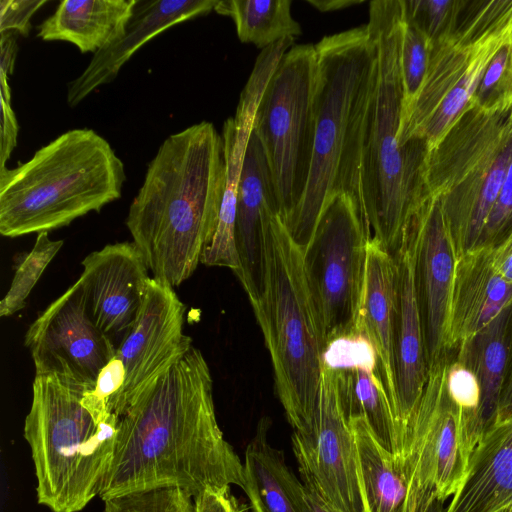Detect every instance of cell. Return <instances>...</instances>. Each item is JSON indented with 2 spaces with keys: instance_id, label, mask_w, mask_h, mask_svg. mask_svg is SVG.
<instances>
[{
  "instance_id": "1",
  "label": "cell",
  "mask_w": 512,
  "mask_h": 512,
  "mask_svg": "<svg viewBox=\"0 0 512 512\" xmlns=\"http://www.w3.org/2000/svg\"><path fill=\"white\" fill-rule=\"evenodd\" d=\"M117 418L103 501L162 488L195 498L209 488L243 487V464L218 425L212 376L196 347Z\"/></svg>"
},
{
  "instance_id": "2",
  "label": "cell",
  "mask_w": 512,
  "mask_h": 512,
  "mask_svg": "<svg viewBox=\"0 0 512 512\" xmlns=\"http://www.w3.org/2000/svg\"><path fill=\"white\" fill-rule=\"evenodd\" d=\"M225 180L223 137L212 123L162 142L126 218L153 278L175 287L194 273L215 232Z\"/></svg>"
},
{
  "instance_id": "3",
  "label": "cell",
  "mask_w": 512,
  "mask_h": 512,
  "mask_svg": "<svg viewBox=\"0 0 512 512\" xmlns=\"http://www.w3.org/2000/svg\"><path fill=\"white\" fill-rule=\"evenodd\" d=\"M315 49L312 162L304 196L286 226L302 248L309 242L323 209L340 194L356 201L364 219V131L377 76V45L367 24L325 36Z\"/></svg>"
},
{
  "instance_id": "4",
  "label": "cell",
  "mask_w": 512,
  "mask_h": 512,
  "mask_svg": "<svg viewBox=\"0 0 512 512\" xmlns=\"http://www.w3.org/2000/svg\"><path fill=\"white\" fill-rule=\"evenodd\" d=\"M403 23L402 0L370 2L367 25L377 45V76L364 131L361 191L370 237L391 254L410 216L431 195L426 181L427 142L416 138L405 146L399 143Z\"/></svg>"
},
{
  "instance_id": "5",
  "label": "cell",
  "mask_w": 512,
  "mask_h": 512,
  "mask_svg": "<svg viewBox=\"0 0 512 512\" xmlns=\"http://www.w3.org/2000/svg\"><path fill=\"white\" fill-rule=\"evenodd\" d=\"M126 180L109 142L68 130L13 169H0V233L14 238L69 225L119 199Z\"/></svg>"
},
{
  "instance_id": "6",
  "label": "cell",
  "mask_w": 512,
  "mask_h": 512,
  "mask_svg": "<svg viewBox=\"0 0 512 512\" xmlns=\"http://www.w3.org/2000/svg\"><path fill=\"white\" fill-rule=\"evenodd\" d=\"M85 392L52 374L33 381L24 438L37 501L52 512H79L99 496L113 458L118 418L85 406Z\"/></svg>"
},
{
  "instance_id": "7",
  "label": "cell",
  "mask_w": 512,
  "mask_h": 512,
  "mask_svg": "<svg viewBox=\"0 0 512 512\" xmlns=\"http://www.w3.org/2000/svg\"><path fill=\"white\" fill-rule=\"evenodd\" d=\"M264 274L259 298L250 302L274 371L275 389L292 428L310 418L325 349L303 267V249L279 214L266 222Z\"/></svg>"
},
{
  "instance_id": "8",
  "label": "cell",
  "mask_w": 512,
  "mask_h": 512,
  "mask_svg": "<svg viewBox=\"0 0 512 512\" xmlns=\"http://www.w3.org/2000/svg\"><path fill=\"white\" fill-rule=\"evenodd\" d=\"M512 161V100L473 102L430 149L426 181L440 201L457 256L473 251Z\"/></svg>"
},
{
  "instance_id": "9",
  "label": "cell",
  "mask_w": 512,
  "mask_h": 512,
  "mask_svg": "<svg viewBox=\"0 0 512 512\" xmlns=\"http://www.w3.org/2000/svg\"><path fill=\"white\" fill-rule=\"evenodd\" d=\"M316 72L315 45H293L269 79L252 127L269 166L279 214L286 226L301 203L311 168Z\"/></svg>"
},
{
  "instance_id": "10",
  "label": "cell",
  "mask_w": 512,
  "mask_h": 512,
  "mask_svg": "<svg viewBox=\"0 0 512 512\" xmlns=\"http://www.w3.org/2000/svg\"><path fill=\"white\" fill-rule=\"evenodd\" d=\"M370 233L356 201L340 194L321 212L303 267L325 347L358 333Z\"/></svg>"
},
{
  "instance_id": "11",
  "label": "cell",
  "mask_w": 512,
  "mask_h": 512,
  "mask_svg": "<svg viewBox=\"0 0 512 512\" xmlns=\"http://www.w3.org/2000/svg\"><path fill=\"white\" fill-rule=\"evenodd\" d=\"M454 352L428 370L427 381L398 457L407 483L406 512H432L459 488L468 467L460 445V412L446 387V370Z\"/></svg>"
},
{
  "instance_id": "12",
  "label": "cell",
  "mask_w": 512,
  "mask_h": 512,
  "mask_svg": "<svg viewBox=\"0 0 512 512\" xmlns=\"http://www.w3.org/2000/svg\"><path fill=\"white\" fill-rule=\"evenodd\" d=\"M343 383V370L321 364L313 413L294 429L292 446L303 483L319 495L330 512H366Z\"/></svg>"
},
{
  "instance_id": "13",
  "label": "cell",
  "mask_w": 512,
  "mask_h": 512,
  "mask_svg": "<svg viewBox=\"0 0 512 512\" xmlns=\"http://www.w3.org/2000/svg\"><path fill=\"white\" fill-rule=\"evenodd\" d=\"M36 374H52L83 391L94 389L116 346L90 318L76 281L29 326L25 338Z\"/></svg>"
},
{
  "instance_id": "14",
  "label": "cell",
  "mask_w": 512,
  "mask_h": 512,
  "mask_svg": "<svg viewBox=\"0 0 512 512\" xmlns=\"http://www.w3.org/2000/svg\"><path fill=\"white\" fill-rule=\"evenodd\" d=\"M184 312L173 287L152 277L138 318L116 348L125 371L122 388L108 402L116 416L193 346L183 332Z\"/></svg>"
},
{
  "instance_id": "15",
  "label": "cell",
  "mask_w": 512,
  "mask_h": 512,
  "mask_svg": "<svg viewBox=\"0 0 512 512\" xmlns=\"http://www.w3.org/2000/svg\"><path fill=\"white\" fill-rule=\"evenodd\" d=\"M416 287L428 368L450 350L452 294L458 256L440 201L430 195L414 211Z\"/></svg>"
},
{
  "instance_id": "16",
  "label": "cell",
  "mask_w": 512,
  "mask_h": 512,
  "mask_svg": "<svg viewBox=\"0 0 512 512\" xmlns=\"http://www.w3.org/2000/svg\"><path fill=\"white\" fill-rule=\"evenodd\" d=\"M77 280L90 318L115 344L134 325L144 303L148 265L132 242L108 244L82 261ZM119 345V344H118Z\"/></svg>"
},
{
  "instance_id": "17",
  "label": "cell",
  "mask_w": 512,
  "mask_h": 512,
  "mask_svg": "<svg viewBox=\"0 0 512 512\" xmlns=\"http://www.w3.org/2000/svg\"><path fill=\"white\" fill-rule=\"evenodd\" d=\"M416 252L417 223L413 213L392 253L396 263L395 375L405 446L429 370L416 287Z\"/></svg>"
},
{
  "instance_id": "18",
  "label": "cell",
  "mask_w": 512,
  "mask_h": 512,
  "mask_svg": "<svg viewBox=\"0 0 512 512\" xmlns=\"http://www.w3.org/2000/svg\"><path fill=\"white\" fill-rule=\"evenodd\" d=\"M217 0H138L121 35L93 54L83 72L68 85L74 107L102 85L112 82L139 48L166 29L214 10Z\"/></svg>"
},
{
  "instance_id": "19",
  "label": "cell",
  "mask_w": 512,
  "mask_h": 512,
  "mask_svg": "<svg viewBox=\"0 0 512 512\" xmlns=\"http://www.w3.org/2000/svg\"><path fill=\"white\" fill-rule=\"evenodd\" d=\"M274 214H279V207L269 166L261 143L252 130L238 186L235 228L241 263L238 279L250 302L256 301L262 292L264 227Z\"/></svg>"
},
{
  "instance_id": "20",
  "label": "cell",
  "mask_w": 512,
  "mask_h": 512,
  "mask_svg": "<svg viewBox=\"0 0 512 512\" xmlns=\"http://www.w3.org/2000/svg\"><path fill=\"white\" fill-rule=\"evenodd\" d=\"M395 314V259L377 240L370 238L358 333H363L376 351L379 374L400 426L395 375Z\"/></svg>"
},
{
  "instance_id": "21",
  "label": "cell",
  "mask_w": 512,
  "mask_h": 512,
  "mask_svg": "<svg viewBox=\"0 0 512 512\" xmlns=\"http://www.w3.org/2000/svg\"><path fill=\"white\" fill-rule=\"evenodd\" d=\"M512 302V282L494 267L492 251L458 257L451 306L450 350L472 337Z\"/></svg>"
},
{
  "instance_id": "22",
  "label": "cell",
  "mask_w": 512,
  "mask_h": 512,
  "mask_svg": "<svg viewBox=\"0 0 512 512\" xmlns=\"http://www.w3.org/2000/svg\"><path fill=\"white\" fill-rule=\"evenodd\" d=\"M511 503L512 418L482 436L445 512H499Z\"/></svg>"
},
{
  "instance_id": "23",
  "label": "cell",
  "mask_w": 512,
  "mask_h": 512,
  "mask_svg": "<svg viewBox=\"0 0 512 512\" xmlns=\"http://www.w3.org/2000/svg\"><path fill=\"white\" fill-rule=\"evenodd\" d=\"M270 420L258 422L247 445L243 487L252 512H312L306 488L288 468L282 451L268 441Z\"/></svg>"
},
{
  "instance_id": "24",
  "label": "cell",
  "mask_w": 512,
  "mask_h": 512,
  "mask_svg": "<svg viewBox=\"0 0 512 512\" xmlns=\"http://www.w3.org/2000/svg\"><path fill=\"white\" fill-rule=\"evenodd\" d=\"M138 0H63L37 27L43 41L74 44L81 53L96 52L115 41Z\"/></svg>"
},
{
  "instance_id": "25",
  "label": "cell",
  "mask_w": 512,
  "mask_h": 512,
  "mask_svg": "<svg viewBox=\"0 0 512 512\" xmlns=\"http://www.w3.org/2000/svg\"><path fill=\"white\" fill-rule=\"evenodd\" d=\"M349 422L366 512H406L408 489L398 456L380 445L364 417Z\"/></svg>"
},
{
  "instance_id": "26",
  "label": "cell",
  "mask_w": 512,
  "mask_h": 512,
  "mask_svg": "<svg viewBox=\"0 0 512 512\" xmlns=\"http://www.w3.org/2000/svg\"><path fill=\"white\" fill-rule=\"evenodd\" d=\"M508 306L485 327L463 342L455 351L456 360L475 374L480 385L482 436L497 421L507 363L506 322Z\"/></svg>"
},
{
  "instance_id": "27",
  "label": "cell",
  "mask_w": 512,
  "mask_h": 512,
  "mask_svg": "<svg viewBox=\"0 0 512 512\" xmlns=\"http://www.w3.org/2000/svg\"><path fill=\"white\" fill-rule=\"evenodd\" d=\"M475 50L476 45L471 48L459 47L447 39L431 43L429 66L423 86L409 114L400 125L401 146L416 139L422 127L466 72Z\"/></svg>"
},
{
  "instance_id": "28",
  "label": "cell",
  "mask_w": 512,
  "mask_h": 512,
  "mask_svg": "<svg viewBox=\"0 0 512 512\" xmlns=\"http://www.w3.org/2000/svg\"><path fill=\"white\" fill-rule=\"evenodd\" d=\"M343 396L348 419L364 417L380 445L400 457L404 438L378 368L344 370Z\"/></svg>"
},
{
  "instance_id": "29",
  "label": "cell",
  "mask_w": 512,
  "mask_h": 512,
  "mask_svg": "<svg viewBox=\"0 0 512 512\" xmlns=\"http://www.w3.org/2000/svg\"><path fill=\"white\" fill-rule=\"evenodd\" d=\"M291 4L290 0H223L214 10L232 18L241 42L263 50L283 38L301 35Z\"/></svg>"
},
{
  "instance_id": "30",
  "label": "cell",
  "mask_w": 512,
  "mask_h": 512,
  "mask_svg": "<svg viewBox=\"0 0 512 512\" xmlns=\"http://www.w3.org/2000/svg\"><path fill=\"white\" fill-rule=\"evenodd\" d=\"M512 27L476 45L474 57L454 88L418 133V139L431 149L472 103L483 73L495 52L511 33Z\"/></svg>"
},
{
  "instance_id": "31",
  "label": "cell",
  "mask_w": 512,
  "mask_h": 512,
  "mask_svg": "<svg viewBox=\"0 0 512 512\" xmlns=\"http://www.w3.org/2000/svg\"><path fill=\"white\" fill-rule=\"evenodd\" d=\"M512 27V0H460L447 40L471 48Z\"/></svg>"
},
{
  "instance_id": "32",
  "label": "cell",
  "mask_w": 512,
  "mask_h": 512,
  "mask_svg": "<svg viewBox=\"0 0 512 512\" xmlns=\"http://www.w3.org/2000/svg\"><path fill=\"white\" fill-rule=\"evenodd\" d=\"M446 387L460 412V445L469 458L482 438L480 426L481 390L475 374L451 356L446 370Z\"/></svg>"
},
{
  "instance_id": "33",
  "label": "cell",
  "mask_w": 512,
  "mask_h": 512,
  "mask_svg": "<svg viewBox=\"0 0 512 512\" xmlns=\"http://www.w3.org/2000/svg\"><path fill=\"white\" fill-rule=\"evenodd\" d=\"M63 243L50 239L48 232L37 234L33 248L17 261L11 286L0 302L1 317L11 316L25 307L27 297Z\"/></svg>"
},
{
  "instance_id": "34",
  "label": "cell",
  "mask_w": 512,
  "mask_h": 512,
  "mask_svg": "<svg viewBox=\"0 0 512 512\" xmlns=\"http://www.w3.org/2000/svg\"><path fill=\"white\" fill-rule=\"evenodd\" d=\"M431 53V42L413 24L403 23L400 47V70L403 86L401 122L409 114L423 86Z\"/></svg>"
},
{
  "instance_id": "35",
  "label": "cell",
  "mask_w": 512,
  "mask_h": 512,
  "mask_svg": "<svg viewBox=\"0 0 512 512\" xmlns=\"http://www.w3.org/2000/svg\"><path fill=\"white\" fill-rule=\"evenodd\" d=\"M512 100V31L490 59L472 102L490 110Z\"/></svg>"
},
{
  "instance_id": "36",
  "label": "cell",
  "mask_w": 512,
  "mask_h": 512,
  "mask_svg": "<svg viewBox=\"0 0 512 512\" xmlns=\"http://www.w3.org/2000/svg\"><path fill=\"white\" fill-rule=\"evenodd\" d=\"M102 512H196V506L187 492L162 488L105 500Z\"/></svg>"
},
{
  "instance_id": "37",
  "label": "cell",
  "mask_w": 512,
  "mask_h": 512,
  "mask_svg": "<svg viewBox=\"0 0 512 512\" xmlns=\"http://www.w3.org/2000/svg\"><path fill=\"white\" fill-rule=\"evenodd\" d=\"M402 3L404 20L435 43L449 37L460 0H402Z\"/></svg>"
},
{
  "instance_id": "38",
  "label": "cell",
  "mask_w": 512,
  "mask_h": 512,
  "mask_svg": "<svg viewBox=\"0 0 512 512\" xmlns=\"http://www.w3.org/2000/svg\"><path fill=\"white\" fill-rule=\"evenodd\" d=\"M321 364L336 370L378 368V358L370 340L363 333H354L328 342Z\"/></svg>"
},
{
  "instance_id": "39",
  "label": "cell",
  "mask_w": 512,
  "mask_h": 512,
  "mask_svg": "<svg viewBox=\"0 0 512 512\" xmlns=\"http://www.w3.org/2000/svg\"><path fill=\"white\" fill-rule=\"evenodd\" d=\"M512 234V161L474 249L493 251Z\"/></svg>"
},
{
  "instance_id": "40",
  "label": "cell",
  "mask_w": 512,
  "mask_h": 512,
  "mask_svg": "<svg viewBox=\"0 0 512 512\" xmlns=\"http://www.w3.org/2000/svg\"><path fill=\"white\" fill-rule=\"evenodd\" d=\"M46 0H1L0 34L13 31L23 36L30 32V19Z\"/></svg>"
},
{
  "instance_id": "41",
  "label": "cell",
  "mask_w": 512,
  "mask_h": 512,
  "mask_svg": "<svg viewBox=\"0 0 512 512\" xmlns=\"http://www.w3.org/2000/svg\"><path fill=\"white\" fill-rule=\"evenodd\" d=\"M194 500L196 512H242L230 487L206 489Z\"/></svg>"
},
{
  "instance_id": "42",
  "label": "cell",
  "mask_w": 512,
  "mask_h": 512,
  "mask_svg": "<svg viewBox=\"0 0 512 512\" xmlns=\"http://www.w3.org/2000/svg\"><path fill=\"white\" fill-rule=\"evenodd\" d=\"M506 346V371L498 407L496 423H500L512 418V302L508 306V315L506 322Z\"/></svg>"
},
{
  "instance_id": "43",
  "label": "cell",
  "mask_w": 512,
  "mask_h": 512,
  "mask_svg": "<svg viewBox=\"0 0 512 512\" xmlns=\"http://www.w3.org/2000/svg\"><path fill=\"white\" fill-rule=\"evenodd\" d=\"M0 128V169L5 168L7 160L17 145L18 123L11 107V101L1 98Z\"/></svg>"
},
{
  "instance_id": "44",
  "label": "cell",
  "mask_w": 512,
  "mask_h": 512,
  "mask_svg": "<svg viewBox=\"0 0 512 512\" xmlns=\"http://www.w3.org/2000/svg\"><path fill=\"white\" fill-rule=\"evenodd\" d=\"M13 31L1 34L0 38V75L9 77L14 71L17 54V42Z\"/></svg>"
},
{
  "instance_id": "45",
  "label": "cell",
  "mask_w": 512,
  "mask_h": 512,
  "mask_svg": "<svg viewBox=\"0 0 512 512\" xmlns=\"http://www.w3.org/2000/svg\"><path fill=\"white\" fill-rule=\"evenodd\" d=\"M363 2V0H307V3L321 12L337 11Z\"/></svg>"
},
{
  "instance_id": "46",
  "label": "cell",
  "mask_w": 512,
  "mask_h": 512,
  "mask_svg": "<svg viewBox=\"0 0 512 512\" xmlns=\"http://www.w3.org/2000/svg\"><path fill=\"white\" fill-rule=\"evenodd\" d=\"M305 485V484H304ZM306 488V497L308 500V503L312 509V512H330L323 500L319 497V495L307 487Z\"/></svg>"
},
{
  "instance_id": "47",
  "label": "cell",
  "mask_w": 512,
  "mask_h": 512,
  "mask_svg": "<svg viewBox=\"0 0 512 512\" xmlns=\"http://www.w3.org/2000/svg\"><path fill=\"white\" fill-rule=\"evenodd\" d=\"M499 512H512V503Z\"/></svg>"
}]
</instances>
